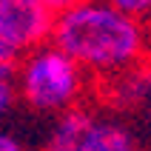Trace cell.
I'll return each instance as SVG.
<instances>
[{
	"label": "cell",
	"instance_id": "obj_1",
	"mask_svg": "<svg viewBox=\"0 0 151 151\" xmlns=\"http://www.w3.org/2000/svg\"><path fill=\"white\" fill-rule=\"evenodd\" d=\"M49 43L80 71L120 77L137 68L148 51V32L111 3H57Z\"/></svg>",
	"mask_w": 151,
	"mask_h": 151
},
{
	"label": "cell",
	"instance_id": "obj_2",
	"mask_svg": "<svg viewBox=\"0 0 151 151\" xmlns=\"http://www.w3.org/2000/svg\"><path fill=\"white\" fill-rule=\"evenodd\" d=\"M14 91L40 114H63L77 109L83 94V71L63 51L46 43L17 60Z\"/></svg>",
	"mask_w": 151,
	"mask_h": 151
},
{
	"label": "cell",
	"instance_id": "obj_3",
	"mask_svg": "<svg viewBox=\"0 0 151 151\" xmlns=\"http://www.w3.org/2000/svg\"><path fill=\"white\" fill-rule=\"evenodd\" d=\"M57 14L49 0H0V46L17 60L46 46Z\"/></svg>",
	"mask_w": 151,
	"mask_h": 151
},
{
	"label": "cell",
	"instance_id": "obj_4",
	"mask_svg": "<svg viewBox=\"0 0 151 151\" xmlns=\"http://www.w3.org/2000/svg\"><path fill=\"white\" fill-rule=\"evenodd\" d=\"M71 151H143V145L126 123L88 111Z\"/></svg>",
	"mask_w": 151,
	"mask_h": 151
},
{
	"label": "cell",
	"instance_id": "obj_5",
	"mask_svg": "<svg viewBox=\"0 0 151 151\" xmlns=\"http://www.w3.org/2000/svg\"><path fill=\"white\" fill-rule=\"evenodd\" d=\"M120 103L126 106H140V103H151V68H131L126 74L117 77L114 86Z\"/></svg>",
	"mask_w": 151,
	"mask_h": 151
},
{
	"label": "cell",
	"instance_id": "obj_6",
	"mask_svg": "<svg viewBox=\"0 0 151 151\" xmlns=\"http://www.w3.org/2000/svg\"><path fill=\"white\" fill-rule=\"evenodd\" d=\"M14 68H0V117H6L14 106Z\"/></svg>",
	"mask_w": 151,
	"mask_h": 151
},
{
	"label": "cell",
	"instance_id": "obj_7",
	"mask_svg": "<svg viewBox=\"0 0 151 151\" xmlns=\"http://www.w3.org/2000/svg\"><path fill=\"white\" fill-rule=\"evenodd\" d=\"M111 6L131 20H140V23H143V17L151 14V0H111Z\"/></svg>",
	"mask_w": 151,
	"mask_h": 151
},
{
	"label": "cell",
	"instance_id": "obj_8",
	"mask_svg": "<svg viewBox=\"0 0 151 151\" xmlns=\"http://www.w3.org/2000/svg\"><path fill=\"white\" fill-rule=\"evenodd\" d=\"M0 151H26V145L20 143L14 134H6V131H0Z\"/></svg>",
	"mask_w": 151,
	"mask_h": 151
}]
</instances>
